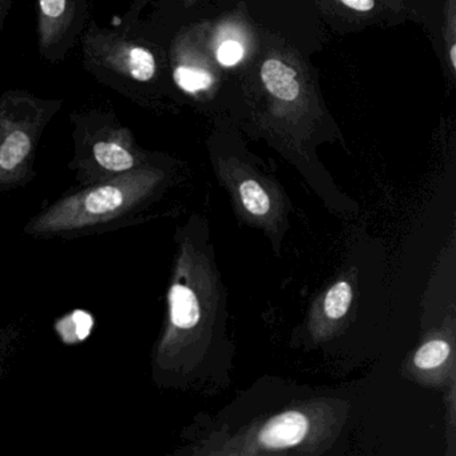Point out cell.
Masks as SVG:
<instances>
[{"label":"cell","instance_id":"cell-1","mask_svg":"<svg viewBox=\"0 0 456 456\" xmlns=\"http://www.w3.org/2000/svg\"><path fill=\"white\" fill-rule=\"evenodd\" d=\"M167 178L148 162L125 175L66 191L28 220L23 233L39 240H74L138 223Z\"/></svg>","mask_w":456,"mask_h":456},{"label":"cell","instance_id":"cell-2","mask_svg":"<svg viewBox=\"0 0 456 456\" xmlns=\"http://www.w3.org/2000/svg\"><path fill=\"white\" fill-rule=\"evenodd\" d=\"M74 156L69 169L78 186L110 180L151 162V157L135 142L132 129L125 126L113 111L74 113Z\"/></svg>","mask_w":456,"mask_h":456},{"label":"cell","instance_id":"cell-3","mask_svg":"<svg viewBox=\"0 0 456 456\" xmlns=\"http://www.w3.org/2000/svg\"><path fill=\"white\" fill-rule=\"evenodd\" d=\"M81 39L85 69L124 97L137 100L159 78V57L134 28H102L92 20Z\"/></svg>","mask_w":456,"mask_h":456},{"label":"cell","instance_id":"cell-4","mask_svg":"<svg viewBox=\"0 0 456 456\" xmlns=\"http://www.w3.org/2000/svg\"><path fill=\"white\" fill-rule=\"evenodd\" d=\"M63 100L12 89L0 95V191L23 188L37 177V149Z\"/></svg>","mask_w":456,"mask_h":456},{"label":"cell","instance_id":"cell-5","mask_svg":"<svg viewBox=\"0 0 456 456\" xmlns=\"http://www.w3.org/2000/svg\"><path fill=\"white\" fill-rule=\"evenodd\" d=\"M89 20L87 0H38L39 54L53 65L63 62Z\"/></svg>","mask_w":456,"mask_h":456},{"label":"cell","instance_id":"cell-6","mask_svg":"<svg viewBox=\"0 0 456 456\" xmlns=\"http://www.w3.org/2000/svg\"><path fill=\"white\" fill-rule=\"evenodd\" d=\"M167 304H169V328L156 351L172 343L181 332L193 330L201 317L199 298L194 290L183 282L181 276H178L170 287Z\"/></svg>","mask_w":456,"mask_h":456},{"label":"cell","instance_id":"cell-7","mask_svg":"<svg viewBox=\"0 0 456 456\" xmlns=\"http://www.w3.org/2000/svg\"><path fill=\"white\" fill-rule=\"evenodd\" d=\"M261 81L266 92L280 103H296L300 100L301 85L297 71L280 58L264 61Z\"/></svg>","mask_w":456,"mask_h":456},{"label":"cell","instance_id":"cell-8","mask_svg":"<svg viewBox=\"0 0 456 456\" xmlns=\"http://www.w3.org/2000/svg\"><path fill=\"white\" fill-rule=\"evenodd\" d=\"M308 419L300 412H287L272 419L258 434V442L265 447H289L303 442L308 432Z\"/></svg>","mask_w":456,"mask_h":456},{"label":"cell","instance_id":"cell-9","mask_svg":"<svg viewBox=\"0 0 456 456\" xmlns=\"http://www.w3.org/2000/svg\"><path fill=\"white\" fill-rule=\"evenodd\" d=\"M173 79L181 90L191 94L205 92L215 84L212 71L177 46L173 55Z\"/></svg>","mask_w":456,"mask_h":456},{"label":"cell","instance_id":"cell-10","mask_svg":"<svg viewBox=\"0 0 456 456\" xmlns=\"http://www.w3.org/2000/svg\"><path fill=\"white\" fill-rule=\"evenodd\" d=\"M240 196L245 209L255 216H264L271 209V200L263 186L255 180L242 181Z\"/></svg>","mask_w":456,"mask_h":456},{"label":"cell","instance_id":"cell-11","mask_svg":"<svg viewBox=\"0 0 456 456\" xmlns=\"http://www.w3.org/2000/svg\"><path fill=\"white\" fill-rule=\"evenodd\" d=\"M352 301V289L348 282L341 281L328 290L324 300V312L330 319L338 320L348 312Z\"/></svg>","mask_w":456,"mask_h":456},{"label":"cell","instance_id":"cell-12","mask_svg":"<svg viewBox=\"0 0 456 456\" xmlns=\"http://www.w3.org/2000/svg\"><path fill=\"white\" fill-rule=\"evenodd\" d=\"M450 346L444 340H432L424 344L418 352H416L415 365L420 370H431V368L439 367L450 356Z\"/></svg>","mask_w":456,"mask_h":456},{"label":"cell","instance_id":"cell-13","mask_svg":"<svg viewBox=\"0 0 456 456\" xmlns=\"http://www.w3.org/2000/svg\"><path fill=\"white\" fill-rule=\"evenodd\" d=\"M22 340V328L17 324H9L0 328V380L6 375L10 360Z\"/></svg>","mask_w":456,"mask_h":456},{"label":"cell","instance_id":"cell-14","mask_svg":"<svg viewBox=\"0 0 456 456\" xmlns=\"http://www.w3.org/2000/svg\"><path fill=\"white\" fill-rule=\"evenodd\" d=\"M244 46L234 39H226L223 44L218 45L216 50V58L223 66H234L244 58Z\"/></svg>","mask_w":456,"mask_h":456},{"label":"cell","instance_id":"cell-15","mask_svg":"<svg viewBox=\"0 0 456 456\" xmlns=\"http://www.w3.org/2000/svg\"><path fill=\"white\" fill-rule=\"evenodd\" d=\"M149 2H151V0H134V4H132L129 12L124 15V18H122L121 20V25L119 26L126 28V26H130L133 25V23L137 22L138 15H140V12L145 9V6Z\"/></svg>","mask_w":456,"mask_h":456},{"label":"cell","instance_id":"cell-16","mask_svg":"<svg viewBox=\"0 0 456 456\" xmlns=\"http://www.w3.org/2000/svg\"><path fill=\"white\" fill-rule=\"evenodd\" d=\"M344 6L359 12H368L375 7V0H340Z\"/></svg>","mask_w":456,"mask_h":456},{"label":"cell","instance_id":"cell-17","mask_svg":"<svg viewBox=\"0 0 456 456\" xmlns=\"http://www.w3.org/2000/svg\"><path fill=\"white\" fill-rule=\"evenodd\" d=\"M199 0H183V6L186 7V9H189V7L193 6V4H196Z\"/></svg>","mask_w":456,"mask_h":456}]
</instances>
